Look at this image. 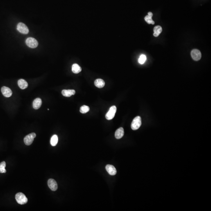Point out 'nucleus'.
I'll list each match as a JSON object with an SVG mask.
<instances>
[{"mask_svg":"<svg viewBox=\"0 0 211 211\" xmlns=\"http://www.w3.org/2000/svg\"><path fill=\"white\" fill-rule=\"evenodd\" d=\"M58 136L56 135H54L50 139V144L52 146H55L58 144Z\"/></svg>","mask_w":211,"mask_h":211,"instance_id":"nucleus-18","label":"nucleus"},{"mask_svg":"<svg viewBox=\"0 0 211 211\" xmlns=\"http://www.w3.org/2000/svg\"><path fill=\"white\" fill-rule=\"evenodd\" d=\"M147 59L146 56L144 54H142L138 59V62L141 64H143Z\"/></svg>","mask_w":211,"mask_h":211,"instance_id":"nucleus-22","label":"nucleus"},{"mask_svg":"<svg viewBox=\"0 0 211 211\" xmlns=\"http://www.w3.org/2000/svg\"><path fill=\"white\" fill-rule=\"evenodd\" d=\"M1 90L3 95L5 97H10L12 95V91L8 87L3 86L1 88Z\"/></svg>","mask_w":211,"mask_h":211,"instance_id":"nucleus-9","label":"nucleus"},{"mask_svg":"<svg viewBox=\"0 0 211 211\" xmlns=\"http://www.w3.org/2000/svg\"><path fill=\"white\" fill-rule=\"evenodd\" d=\"M48 185L49 188L53 191H56L58 189V184L56 181L54 179H50L48 181Z\"/></svg>","mask_w":211,"mask_h":211,"instance_id":"nucleus-8","label":"nucleus"},{"mask_svg":"<svg viewBox=\"0 0 211 211\" xmlns=\"http://www.w3.org/2000/svg\"><path fill=\"white\" fill-rule=\"evenodd\" d=\"M26 43L28 47L31 48H35L38 45V41L34 38L32 37L28 38L26 39Z\"/></svg>","mask_w":211,"mask_h":211,"instance_id":"nucleus-5","label":"nucleus"},{"mask_svg":"<svg viewBox=\"0 0 211 211\" xmlns=\"http://www.w3.org/2000/svg\"><path fill=\"white\" fill-rule=\"evenodd\" d=\"M148 15L150 16H153V13H152V12H149L148 13Z\"/></svg>","mask_w":211,"mask_h":211,"instance_id":"nucleus-23","label":"nucleus"},{"mask_svg":"<svg viewBox=\"0 0 211 211\" xmlns=\"http://www.w3.org/2000/svg\"><path fill=\"white\" fill-rule=\"evenodd\" d=\"M142 124L141 118L140 116H137L134 118L131 124V128L133 130H136L140 128Z\"/></svg>","mask_w":211,"mask_h":211,"instance_id":"nucleus-2","label":"nucleus"},{"mask_svg":"<svg viewBox=\"0 0 211 211\" xmlns=\"http://www.w3.org/2000/svg\"><path fill=\"white\" fill-rule=\"evenodd\" d=\"M72 71L74 74H78L82 70L81 68L80 67V66L76 63H75L72 65Z\"/></svg>","mask_w":211,"mask_h":211,"instance_id":"nucleus-17","label":"nucleus"},{"mask_svg":"<svg viewBox=\"0 0 211 211\" xmlns=\"http://www.w3.org/2000/svg\"><path fill=\"white\" fill-rule=\"evenodd\" d=\"M153 35L155 37H158L161 34L162 31V29L161 26L160 25L155 26L154 28Z\"/></svg>","mask_w":211,"mask_h":211,"instance_id":"nucleus-16","label":"nucleus"},{"mask_svg":"<svg viewBox=\"0 0 211 211\" xmlns=\"http://www.w3.org/2000/svg\"><path fill=\"white\" fill-rule=\"evenodd\" d=\"M191 55L194 60L198 61L201 59V53L200 50L198 49H193L191 52Z\"/></svg>","mask_w":211,"mask_h":211,"instance_id":"nucleus-7","label":"nucleus"},{"mask_svg":"<svg viewBox=\"0 0 211 211\" xmlns=\"http://www.w3.org/2000/svg\"><path fill=\"white\" fill-rule=\"evenodd\" d=\"M90 110V108L87 106L83 105L80 108V111L81 113H86Z\"/></svg>","mask_w":211,"mask_h":211,"instance_id":"nucleus-19","label":"nucleus"},{"mask_svg":"<svg viewBox=\"0 0 211 211\" xmlns=\"http://www.w3.org/2000/svg\"><path fill=\"white\" fill-rule=\"evenodd\" d=\"M6 164L5 162H2L0 164V173H5L6 171L5 169Z\"/></svg>","mask_w":211,"mask_h":211,"instance_id":"nucleus-20","label":"nucleus"},{"mask_svg":"<svg viewBox=\"0 0 211 211\" xmlns=\"http://www.w3.org/2000/svg\"><path fill=\"white\" fill-rule=\"evenodd\" d=\"M15 199L17 202L20 205H24L27 202L28 200L23 194L19 192L15 195Z\"/></svg>","mask_w":211,"mask_h":211,"instance_id":"nucleus-1","label":"nucleus"},{"mask_svg":"<svg viewBox=\"0 0 211 211\" xmlns=\"http://www.w3.org/2000/svg\"><path fill=\"white\" fill-rule=\"evenodd\" d=\"M152 17L153 16H150L147 15L146 16H145L144 19L146 22L148 23V24H155V22L152 19Z\"/></svg>","mask_w":211,"mask_h":211,"instance_id":"nucleus-21","label":"nucleus"},{"mask_svg":"<svg viewBox=\"0 0 211 211\" xmlns=\"http://www.w3.org/2000/svg\"><path fill=\"white\" fill-rule=\"evenodd\" d=\"M124 129L122 128H120L117 129L115 133V138L117 139L121 138L124 135Z\"/></svg>","mask_w":211,"mask_h":211,"instance_id":"nucleus-13","label":"nucleus"},{"mask_svg":"<svg viewBox=\"0 0 211 211\" xmlns=\"http://www.w3.org/2000/svg\"><path fill=\"white\" fill-rule=\"evenodd\" d=\"M117 111V108L115 106H111L110 108L109 111L106 113L105 115V117L106 119L108 120H111L115 116V113Z\"/></svg>","mask_w":211,"mask_h":211,"instance_id":"nucleus-4","label":"nucleus"},{"mask_svg":"<svg viewBox=\"0 0 211 211\" xmlns=\"http://www.w3.org/2000/svg\"><path fill=\"white\" fill-rule=\"evenodd\" d=\"M18 31L21 33L23 34H27L29 32L28 27H27L24 23L20 22L18 23L17 26Z\"/></svg>","mask_w":211,"mask_h":211,"instance_id":"nucleus-6","label":"nucleus"},{"mask_svg":"<svg viewBox=\"0 0 211 211\" xmlns=\"http://www.w3.org/2000/svg\"><path fill=\"white\" fill-rule=\"evenodd\" d=\"M18 85L20 87V88L21 89H25L28 87V84L27 81L23 79H20L18 81Z\"/></svg>","mask_w":211,"mask_h":211,"instance_id":"nucleus-14","label":"nucleus"},{"mask_svg":"<svg viewBox=\"0 0 211 211\" xmlns=\"http://www.w3.org/2000/svg\"><path fill=\"white\" fill-rule=\"evenodd\" d=\"M106 169L108 173L110 175H115L117 174V170L113 165H107L106 166Z\"/></svg>","mask_w":211,"mask_h":211,"instance_id":"nucleus-10","label":"nucleus"},{"mask_svg":"<svg viewBox=\"0 0 211 211\" xmlns=\"http://www.w3.org/2000/svg\"><path fill=\"white\" fill-rule=\"evenodd\" d=\"M61 93L63 96L66 97H70L75 94L76 91L74 90H63L61 92Z\"/></svg>","mask_w":211,"mask_h":211,"instance_id":"nucleus-12","label":"nucleus"},{"mask_svg":"<svg viewBox=\"0 0 211 211\" xmlns=\"http://www.w3.org/2000/svg\"><path fill=\"white\" fill-rule=\"evenodd\" d=\"M95 85L96 87L99 88H102L105 85V82L104 81L101 79H98L95 80Z\"/></svg>","mask_w":211,"mask_h":211,"instance_id":"nucleus-15","label":"nucleus"},{"mask_svg":"<svg viewBox=\"0 0 211 211\" xmlns=\"http://www.w3.org/2000/svg\"><path fill=\"white\" fill-rule=\"evenodd\" d=\"M36 137V134L34 133L29 134L25 137L23 141L27 146L31 145L33 142L34 138Z\"/></svg>","mask_w":211,"mask_h":211,"instance_id":"nucleus-3","label":"nucleus"},{"mask_svg":"<svg viewBox=\"0 0 211 211\" xmlns=\"http://www.w3.org/2000/svg\"><path fill=\"white\" fill-rule=\"evenodd\" d=\"M42 104V101L40 98H38L35 99L33 102L32 106L35 110L39 109Z\"/></svg>","mask_w":211,"mask_h":211,"instance_id":"nucleus-11","label":"nucleus"}]
</instances>
